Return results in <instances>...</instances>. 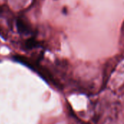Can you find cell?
Segmentation results:
<instances>
[{"mask_svg":"<svg viewBox=\"0 0 124 124\" xmlns=\"http://www.w3.org/2000/svg\"><path fill=\"white\" fill-rule=\"evenodd\" d=\"M16 26L17 31L21 34H28L30 32V28L28 24L25 23L23 20L17 19L16 21Z\"/></svg>","mask_w":124,"mask_h":124,"instance_id":"1","label":"cell"},{"mask_svg":"<svg viewBox=\"0 0 124 124\" xmlns=\"http://www.w3.org/2000/svg\"><path fill=\"white\" fill-rule=\"evenodd\" d=\"M39 43L38 41L35 39V38L33 37H31L30 39H28L25 43V46L27 49H33V48H36L37 46H38Z\"/></svg>","mask_w":124,"mask_h":124,"instance_id":"2","label":"cell"}]
</instances>
